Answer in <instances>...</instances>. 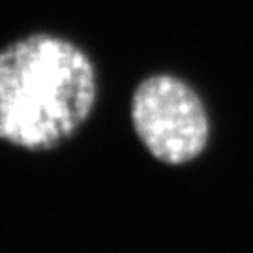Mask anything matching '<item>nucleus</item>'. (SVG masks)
Instances as JSON below:
<instances>
[{
    "instance_id": "obj_2",
    "label": "nucleus",
    "mask_w": 253,
    "mask_h": 253,
    "mask_svg": "<svg viewBox=\"0 0 253 253\" xmlns=\"http://www.w3.org/2000/svg\"><path fill=\"white\" fill-rule=\"evenodd\" d=\"M131 124L139 141L156 160L182 165L208 145L210 122L199 94L180 77L148 75L131 96Z\"/></svg>"
},
{
    "instance_id": "obj_1",
    "label": "nucleus",
    "mask_w": 253,
    "mask_h": 253,
    "mask_svg": "<svg viewBox=\"0 0 253 253\" xmlns=\"http://www.w3.org/2000/svg\"><path fill=\"white\" fill-rule=\"evenodd\" d=\"M96 98V66L70 40L38 32L0 49V141L53 150L81 129Z\"/></svg>"
}]
</instances>
